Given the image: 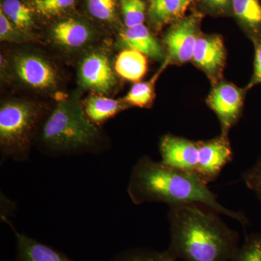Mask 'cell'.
I'll return each mask as SVG.
<instances>
[{
  "label": "cell",
  "instance_id": "cell-1",
  "mask_svg": "<svg viewBox=\"0 0 261 261\" xmlns=\"http://www.w3.org/2000/svg\"><path fill=\"white\" fill-rule=\"evenodd\" d=\"M127 192L135 205L146 202H163L169 207L199 205L244 226L249 223L243 213L221 205L217 196L196 175L175 169L161 161L156 162L149 157L141 158L132 168Z\"/></svg>",
  "mask_w": 261,
  "mask_h": 261
},
{
  "label": "cell",
  "instance_id": "cell-2",
  "mask_svg": "<svg viewBox=\"0 0 261 261\" xmlns=\"http://www.w3.org/2000/svg\"><path fill=\"white\" fill-rule=\"evenodd\" d=\"M170 245L168 251L185 261H231L239 247V236L203 206L169 207Z\"/></svg>",
  "mask_w": 261,
  "mask_h": 261
},
{
  "label": "cell",
  "instance_id": "cell-3",
  "mask_svg": "<svg viewBox=\"0 0 261 261\" xmlns=\"http://www.w3.org/2000/svg\"><path fill=\"white\" fill-rule=\"evenodd\" d=\"M101 133L76 99L58 103L43 123L41 141L49 155L96 152Z\"/></svg>",
  "mask_w": 261,
  "mask_h": 261
},
{
  "label": "cell",
  "instance_id": "cell-4",
  "mask_svg": "<svg viewBox=\"0 0 261 261\" xmlns=\"http://www.w3.org/2000/svg\"><path fill=\"white\" fill-rule=\"evenodd\" d=\"M39 109L29 103L5 102L0 108L2 159L24 163L29 159L31 142L40 118Z\"/></svg>",
  "mask_w": 261,
  "mask_h": 261
},
{
  "label": "cell",
  "instance_id": "cell-5",
  "mask_svg": "<svg viewBox=\"0 0 261 261\" xmlns=\"http://www.w3.org/2000/svg\"><path fill=\"white\" fill-rule=\"evenodd\" d=\"M245 92L234 84L222 82L216 84L209 94L207 103L219 118L221 135L228 137L241 116Z\"/></svg>",
  "mask_w": 261,
  "mask_h": 261
},
{
  "label": "cell",
  "instance_id": "cell-6",
  "mask_svg": "<svg viewBox=\"0 0 261 261\" xmlns=\"http://www.w3.org/2000/svg\"><path fill=\"white\" fill-rule=\"evenodd\" d=\"M200 18L192 15L178 20L166 34L164 43L168 50V59L183 64L192 61L196 43L200 37Z\"/></svg>",
  "mask_w": 261,
  "mask_h": 261
},
{
  "label": "cell",
  "instance_id": "cell-7",
  "mask_svg": "<svg viewBox=\"0 0 261 261\" xmlns=\"http://www.w3.org/2000/svg\"><path fill=\"white\" fill-rule=\"evenodd\" d=\"M199 160L195 175L206 185L215 181L223 168L232 161L233 153L228 137L200 141Z\"/></svg>",
  "mask_w": 261,
  "mask_h": 261
},
{
  "label": "cell",
  "instance_id": "cell-8",
  "mask_svg": "<svg viewBox=\"0 0 261 261\" xmlns=\"http://www.w3.org/2000/svg\"><path fill=\"white\" fill-rule=\"evenodd\" d=\"M160 153L163 164L195 175L199 160L198 142L165 135L160 142Z\"/></svg>",
  "mask_w": 261,
  "mask_h": 261
},
{
  "label": "cell",
  "instance_id": "cell-9",
  "mask_svg": "<svg viewBox=\"0 0 261 261\" xmlns=\"http://www.w3.org/2000/svg\"><path fill=\"white\" fill-rule=\"evenodd\" d=\"M192 61L205 72L211 82L218 84L226 61V49L223 39L219 35H202L196 43Z\"/></svg>",
  "mask_w": 261,
  "mask_h": 261
},
{
  "label": "cell",
  "instance_id": "cell-10",
  "mask_svg": "<svg viewBox=\"0 0 261 261\" xmlns=\"http://www.w3.org/2000/svg\"><path fill=\"white\" fill-rule=\"evenodd\" d=\"M80 75L84 87L99 93H108L116 82L107 57L99 53H92L84 60Z\"/></svg>",
  "mask_w": 261,
  "mask_h": 261
},
{
  "label": "cell",
  "instance_id": "cell-11",
  "mask_svg": "<svg viewBox=\"0 0 261 261\" xmlns=\"http://www.w3.org/2000/svg\"><path fill=\"white\" fill-rule=\"evenodd\" d=\"M15 69L19 78L34 88L46 89L56 85L57 75L54 68L39 57H19L15 61Z\"/></svg>",
  "mask_w": 261,
  "mask_h": 261
},
{
  "label": "cell",
  "instance_id": "cell-12",
  "mask_svg": "<svg viewBox=\"0 0 261 261\" xmlns=\"http://www.w3.org/2000/svg\"><path fill=\"white\" fill-rule=\"evenodd\" d=\"M1 219L11 228L16 239L15 261H73L63 252L19 232L6 216Z\"/></svg>",
  "mask_w": 261,
  "mask_h": 261
},
{
  "label": "cell",
  "instance_id": "cell-13",
  "mask_svg": "<svg viewBox=\"0 0 261 261\" xmlns=\"http://www.w3.org/2000/svg\"><path fill=\"white\" fill-rule=\"evenodd\" d=\"M122 42L128 49H135L155 60L164 57L163 47L144 24L126 28L121 34Z\"/></svg>",
  "mask_w": 261,
  "mask_h": 261
},
{
  "label": "cell",
  "instance_id": "cell-14",
  "mask_svg": "<svg viewBox=\"0 0 261 261\" xmlns=\"http://www.w3.org/2000/svg\"><path fill=\"white\" fill-rule=\"evenodd\" d=\"M233 11L252 42H261L260 0H232Z\"/></svg>",
  "mask_w": 261,
  "mask_h": 261
},
{
  "label": "cell",
  "instance_id": "cell-15",
  "mask_svg": "<svg viewBox=\"0 0 261 261\" xmlns=\"http://www.w3.org/2000/svg\"><path fill=\"white\" fill-rule=\"evenodd\" d=\"M51 34L57 43L70 48L82 47L91 37L88 27L74 19H66L57 23Z\"/></svg>",
  "mask_w": 261,
  "mask_h": 261
},
{
  "label": "cell",
  "instance_id": "cell-16",
  "mask_svg": "<svg viewBox=\"0 0 261 261\" xmlns=\"http://www.w3.org/2000/svg\"><path fill=\"white\" fill-rule=\"evenodd\" d=\"M115 69L124 80L139 82L147 72V58L140 51L126 48L117 57Z\"/></svg>",
  "mask_w": 261,
  "mask_h": 261
},
{
  "label": "cell",
  "instance_id": "cell-17",
  "mask_svg": "<svg viewBox=\"0 0 261 261\" xmlns=\"http://www.w3.org/2000/svg\"><path fill=\"white\" fill-rule=\"evenodd\" d=\"M126 105L125 101L94 95L87 99L84 111L89 121L94 124H101L124 110Z\"/></svg>",
  "mask_w": 261,
  "mask_h": 261
},
{
  "label": "cell",
  "instance_id": "cell-18",
  "mask_svg": "<svg viewBox=\"0 0 261 261\" xmlns=\"http://www.w3.org/2000/svg\"><path fill=\"white\" fill-rule=\"evenodd\" d=\"M149 19L155 28L161 29L183 16L181 0H149Z\"/></svg>",
  "mask_w": 261,
  "mask_h": 261
},
{
  "label": "cell",
  "instance_id": "cell-19",
  "mask_svg": "<svg viewBox=\"0 0 261 261\" xmlns=\"http://www.w3.org/2000/svg\"><path fill=\"white\" fill-rule=\"evenodd\" d=\"M169 63V60L167 58L165 64L161 67V70H159V71L148 82L136 83L125 97V102L127 105L140 108L148 107L149 105L152 104L154 97V86L156 82L159 75L162 73L163 70Z\"/></svg>",
  "mask_w": 261,
  "mask_h": 261
},
{
  "label": "cell",
  "instance_id": "cell-20",
  "mask_svg": "<svg viewBox=\"0 0 261 261\" xmlns=\"http://www.w3.org/2000/svg\"><path fill=\"white\" fill-rule=\"evenodd\" d=\"M1 10L17 29L28 31L34 27L32 9L20 0H4Z\"/></svg>",
  "mask_w": 261,
  "mask_h": 261
},
{
  "label": "cell",
  "instance_id": "cell-21",
  "mask_svg": "<svg viewBox=\"0 0 261 261\" xmlns=\"http://www.w3.org/2000/svg\"><path fill=\"white\" fill-rule=\"evenodd\" d=\"M168 251H159L148 248H135L125 250L111 261H176Z\"/></svg>",
  "mask_w": 261,
  "mask_h": 261
},
{
  "label": "cell",
  "instance_id": "cell-22",
  "mask_svg": "<svg viewBox=\"0 0 261 261\" xmlns=\"http://www.w3.org/2000/svg\"><path fill=\"white\" fill-rule=\"evenodd\" d=\"M121 10L126 28L144 24L146 11L144 0H121Z\"/></svg>",
  "mask_w": 261,
  "mask_h": 261
},
{
  "label": "cell",
  "instance_id": "cell-23",
  "mask_svg": "<svg viewBox=\"0 0 261 261\" xmlns=\"http://www.w3.org/2000/svg\"><path fill=\"white\" fill-rule=\"evenodd\" d=\"M231 261H261V232L247 236Z\"/></svg>",
  "mask_w": 261,
  "mask_h": 261
},
{
  "label": "cell",
  "instance_id": "cell-24",
  "mask_svg": "<svg viewBox=\"0 0 261 261\" xmlns=\"http://www.w3.org/2000/svg\"><path fill=\"white\" fill-rule=\"evenodd\" d=\"M87 5L94 18L104 21H113L116 18V0H88Z\"/></svg>",
  "mask_w": 261,
  "mask_h": 261
},
{
  "label": "cell",
  "instance_id": "cell-25",
  "mask_svg": "<svg viewBox=\"0 0 261 261\" xmlns=\"http://www.w3.org/2000/svg\"><path fill=\"white\" fill-rule=\"evenodd\" d=\"M75 0H34V9L44 16H54L74 5Z\"/></svg>",
  "mask_w": 261,
  "mask_h": 261
},
{
  "label": "cell",
  "instance_id": "cell-26",
  "mask_svg": "<svg viewBox=\"0 0 261 261\" xmlns=\"http://www.w3.org/2000/svg\"><path fill=\"white\" fill-rule=\"evenodd\" d=\"M244 183L256 195L261 204V156L242 176Z\"/></svg>",
  "mask_w": 261,
  "mask_h": 261
},
{
  "label": "cell",
  "instance_id": "cell-27",
  "mask_svg": "<svg viewBox=\"0 0 261 261\" xmlns=\"http://www.w3.org/2000/svg\"><path fill=\"white\" fill-rule=\"evenodd\" d=\"M255 46V58H254L253 73L250 83L247 85L249 89L257 84H261V42L254 43Z\"/></svg>",
  "mask_w": 261,
  "mask_h": 261
},
{
  "label": "cell",
  "instance_id": "cell-28",
  "mask_svg": "<svg viewBox=\"0 0 261 261\" xmlns=\"http://www.w3.org/2000/svg\"><path fill=\"white\" fill-rule=\"evenodd\" d=\"M15 25L0 10V38L2 41L15 40Z\"/></svg>",
  "mask_w": 261,
  "mask_h": 261
},
{
  "label": "cell",
  "instance_id": "cell-29",
  "mask_svg": "<svg viewBox=\"0 0 261 261\" xmlns=\"http://www.w3.org/2000/svg\"><path fill=\"white\" fill-rule=\"evenodd\" d=\"M232 0H203L205 6L216 12H223L231 5Z\"/></svg>",
  "mask_w": 261,
  "mask_h": 261
},
{
  "label": "cell",
  "instance_id": "cell-30",
  "mask_svg": "<svg viewBox=\"0 0 261 261\" xmlns=\"http://www.w3.org/2000/svg\"><path fill=\"white\" fill-rule=\"evenodd\" d=\"M195 0H181L182 3V10H183L184 14H185V12L188 8L189 5L191 4L192 3L195 2Z\"/></svg>",
  "mask_w": 261,
  "mask_h": 261
}]
</instances>
